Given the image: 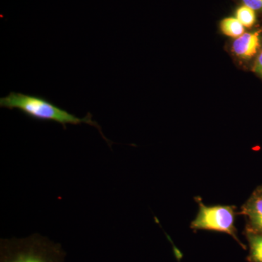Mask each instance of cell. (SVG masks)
Here are the masks:
<instances>
[{
    "mask_svg": "<svg viewBox=\"0 0 262 262\" xmlns=\"http://www.w3.org/2000/svg\"><path fill=\"white\" fill-rule=\"evenodd\" d=\"M0 106L10 110H18L29 118L36 121L56 122L61 125L64 130L67 129V125L88 124L98 129L110 146L113 144L103 135L101 127L93 120L91 113H88L83 118H79L42 96L10 92L8 96L0 98Z\"/></svg>",
    "mask_w": 262,
    "mask_h": 262,
    "instance_id": "1",
    "label": "cell"
},
{
    "mask_svg": "<svg viewBox=\"0 0 262 262\" xmlns=\"http://www.w3.org/2000/svg\"><path fill=\"white\" fill-rule=\"evenodd\" d=\"M65 256L61 245L39 234L0 241V262H64Z\"/></svg>",
    "mask_w": 262,
    "mask_h": 262,
    "instance_id": "2",
    "label": "cell"
},
{
    "mask_svg": "<svg viewBox=\"0 0 262 262\" xmlns=\"http://www.w3.org/2000/svg\"><path fill=\"white\" fill-rule=\"evenodd\" d=\"M199 204V211L191 223V228L194 230H211L223 232L232 236L241 247L246 246L237 237V231L234 226L237 215L236 207L232 206H207L201 198H196Z\"/></svg>",
    "mask_w": 262,
    "mask_h": 262,
    "instance_id": "3",
    "label": "cell"
},
{
    "mask_svg": "<svg viewBox=\"0 0 262 262\" xmlns=\"http://www.w3.org/2000/svg\"><path fill=\"white\" fill-rule=\"evenodd\" d=\"M238 214L246 220V232L262 234V186L253 191L247 201L241 207Z\"/></svg>",
    "mask_w": 262,
    "mask_h": 262,
    "instance_id": "4",
    "label": "cell"
},
{
    "mask_svg": "<svg viewBox=\"0 0 262 262\" xmlns=\"http://www.w3.org/2000/svg\"><path fill=\"white\" fill-rule=\"evenodd\" d=\"M262 30L245 32L241 37L234 39L232 46L234 56L242 60H249L257 56L261 48Z\"/></svg>",
    "mask_w": 262,
    "mask_h": 262,
    "instance_id": "5",
    "label": "cell"
},
{
    "mask_svg": "<svg viewBox=\"0 0 262 262\" xmlns=\"http://www.w3.org/2000/svg\"><path fill=\"white\" fill-rule=\"evenodd\" d=\"M249 246L247 257L249 262H262V234H255L245 231Z\"/></svg>",
    "mask_w": 262,
    "mask_h": 262,
    "instance_id": "6",
    "label": "cell"
},
{
    "mask_svg": "<svg viewBox=\"0 0 262 262\" xmlns=\"http://www.w3.org/2000/svg\"><path fill=\"white\" fill-rule=\"evenodd\" d=\"M220 28L222 34L237 39L245 33V27L235 17H227L221 20Z\"/></svg>",
    "mask_w": 262,
    "mask_h": 262,
    "instance_id": "7",
    "label": "cell"
},
{
    "mask_svg": "<svg viewBox=\"0 0 262 262\" xmlns=\"http://www.w3.org/2000/svg\"><path fill=\"white\" fill-rule=\"evenodd\" d=\"M256 12L244 5H239L235 10L234 17L244 25L245 28H251L257 20Z\"/></svg>",
    "mask_w": 262,
    "mask_h": 262,
    "instance_id": "8",
    "label": "cell"
},
{
    "mask_svg": "<svg viewBox=\"0 0 262 262\" xmlns=\"http://www.w3.org/2000/svg\"><path fill=\"white\" fill-rule=\"evenodd\" d=\"M238 1L241 5H246L256 13H262V0H238Z\"/></svg>",
    "mask_w": 262,
    "mask_h": 262,
    "instance_id": "9",
    "label": "cell"
},
{
    "mask_svg": "<svg viewBox=\"0 0 262 262\" xmlns=\"http://www.w3.org/2000/svg\"><path fill=\"white\" fill-rule=\"evenodd\" d=\"M253 72L262 77V50L256 56V61L253 67Z\"/></svg>",
    "mask_w": 262,
    "mask_h": 262,
    "instance_id": "10",
    "label": "cell"
},
{
    "mask_svg": "<svg viewBox=\"0 0 262 262\" xmlns=\"http://www.w3.org/2000/svg\"><path fill=\"white\" fill-rule=\"evenodd\" d=\"M262 186V185H261Z\"/></svg>",
    "mask_w": 262,
    "mask_h": 262,
    "instance_id": "11",
    "label": "cell"
}]
</instances>
